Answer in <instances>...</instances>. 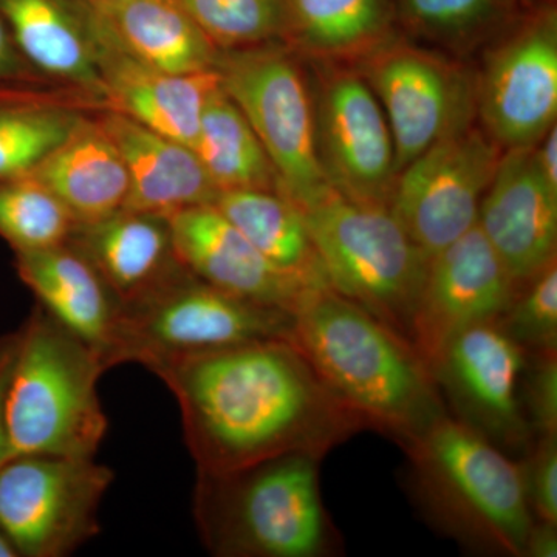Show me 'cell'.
<instances>
[{"label":"cell","mask_w":557,"mask_h":557,"mask_svg":"<svg viewBox=\"0 0 557 557\" xmlns=\"http://www.w3.org/2000/svg\"><path fill=\"white\" fill-rule=\"evenodd\" d=\"M318 65L314 116L325 178L351 199L388 207L397 170L383 108L355 65Z\"/></svg>","instance_id":"cell-14"},{"label":"cell","mask_w":557,"mask_h":557,"mask_svg":"<svg viewBox=\"0 0 557 557\" xmlns=\"http://www.w3.org/2000/svg\"><path fill=\"white\" fill-rule=\"evenodd\" d=\"M534 519L557 525V435H539L520 458Z\"/></svg>","instance_id":"cell-34"},{"label":"cell","mask_w":557,"mask_h":557,"mask_svg":"<svg viewBox=\"0 0 557 557\" xmlns=\"http://www.w3.org/2000/svg\"><path fill=\"white\" fill-rule=\"evenodd\" d=\"M166 222L175 260L222 292L293 313L319 287L271 263L214 205L183 209Z\"/></svg>","instance_id":"cell-16"},{"label":"cell","mask_w":557,"mask_h":557,"mask_svg":"<svg viewBox=\"0 0 557 557\" xmlns=\"http://www.w3.org/2000/svg\"><path fill=\"white\" fill-rule=\"evenodd\" d=\"M215 208L278 269L329 287L298 207L276 189L222 190Z\"/></svg>","instance_id":"cell-26"},{"label":"cell","mask_w":557,"mask_h":557,"mask_svg":"<svg viewBox=\"0 0 557 557\" xmlns=\"http://www.w3.org/2000/svg\"><path fill=\"white\" fill-rule=\"evenodd\" d=\"M28 175L46 186L78 225L121 211L129 190L123 157L100 121L79 119Z\"/></svg>","instance_id":"cell-22"},{"label":"cell","mask_w":557,"mask_h":557,"mask_svg":"<svg viewBox=\"0 0 557 557\" xmlns=\"http://www.w3.org/2000/svg\"><path fill=\"white\" fill-rule=\"evenodd\" d=\"M98 2H112V0H98Z\"/></svg>","instance_id":"cell-41"},{"label":"cell","mask_w":557,"mask_h":557,"mask_svg":"<svg viewBox=\"0 0 557 557\" xmlns=\"http://www.w3.org/2000/svg\"><path fill=\"white\" fill-rule=\"evenodd\" d=\"M104 362L42 307L21 329L5 399L10 458H95L108 434Z\"/></svg>","instance_id":"cell-5"},{"label":"cell","mask_w":557,"mask_h":557,"mask_svg":"<svg viewBox=\"0 0 557 557\" xmlns=\"http://www.w3.org/2000/svg\"><path fill=\"white\" fill-rule=\"evenodd\" d=\"M293 203L306 220L329 287L409 339L431 259L391 209L351 199L329 183Z\"/></svg>","instance_id":"cell-6"},{"label":"cell","mask_w":557,"mask_h":557,"mask_svg":"<svg viewBox=\"0 0 557 557\" xmlns=\"http://www.w3.org/2000/svg\"><path fill=\"white\" fill-rule=\"evenodd\" d=\"M391 127L397 174L478 116L475 78L438 51L394 35L355 64Z\"/></svg>","instance_id":"cell-10"},{"label":"cell","mask_w":557,"mask_h":557,"mask_svg":"<svg viewBox=\"0 0 557 557\" xmlns=\"http://www.w3.org/2000/svg\"><path fill=\"white\" fill-rule=\"evenodd\" d=\"M17 49L50 75L101 87L78 0H0Z\"/></svg>","instance_id":"cell-25"},{"label":"cell","mask_w":557,"mask_h":557,"mask_svg":"<svg viewBox=\"0 0 557 557\" xmlns=\"http://www.w3.org/2000/svg\"><path fill=\"white\" fill-rule=\"evenodd\" d=\"M287 39L318 64H358L395 35V0H285Z\"/></svg>","instance_id":"cell-24"},{"label":"cell","mask_w":557,"mask_h":557,"mask_svg":"<svg viewBox=\"0 0 557 557\" xmlns=\"http://www.w3.org/2000/svg\"><path fill=\"white\" fill-rule=\"evenodd\" d=\"M478 226L519 287L556 259L557 193L542 178L533 146L504 150Z\"/></svg>","instance_id":"cell-18"},{"label":"cell","mask_w":557,"mask_h":557,"mask_svg":"<svg viewBox=\"0 0 557 557\" xmlns=\"http://www.w3.org/2000/svg\"><path fill=\"white\" fill-rule=\"evenodd\" d=\"M281 44L220 51L218 70L276 171V190L296 201L329 182L318 157L313 87Z\"/></svg>","instance_id":"cell-8"},{"label":"cell","mask_w":557,"mask_h":557,"mask_svg":"<svg viewBox=\"0 0 557 557\" xmlns=\"http://www.w3.org/2000/svg\"><path fill=\"white\" fill-rule=\"evenodd\" d=\"M76 220L38 180L25 174L0 182V237L14 251L69 244Z\"/></svg>","instance_id":"cell-28"},{"label":"cell","mask_w":557,"mask_h":557,"mask_svg":"<svg viewBox=\"0 0 557 557\" xmlns=\"http://www.w3.org/2000/svg\"><path fill=\"white\" fill-rule=\"evenodd\" d=\"M534 161L542 178L557 193V126L549 127L536 145L533 146Z\"/></svg>","instance_id":"cell-37"},{"label":"cell","mask_w":557,"mask_h":557,"mask_svg":"<svg viewBox=\"0 0 557 557\" xmlns=\"http://www.w3.org/2000/svg\"><path fill=\"white\" fill-rule=\"evenodd\" d=\"M100 124L119 148L129 177L124 211L168 219L186 208L214 203L219 189L189 146L115 110Z\"/></svg>","instance_id":"cell-19"},{"label":"cell","mask_w":557,"mask_h":557,"mask_svg":"<svg viewBox=\"0 0 557 557\" xmlns=\"http://www.w3.org/2000/svg\"><path fill=\"white\" fill-rule=\"evenodd\" d=\"M153 373L177 399L197 471H231L285 454L324 458L368 429L293 339L205 351Z\"/></svg>","instance_id":"cell-1"},{"label":"cell","mask_w":557,"mask_h":557,"mask_svg":"<svg viewBox=\"0 0 557 557\" xmlns=\"http://www.w3.org/2000/svg\"><path fill=\"white\" fill-rule=\"evenodd\" d=\"M519 285L479 226L429 260L409 339L431 364L461 330L497 319Z\"/></svg>","instance_id":"cell-15"},{"label":"cell","mask_w":557,"mask_h":557,"mask_svg":"<svg viewBox=\"0 0 557 557\" xmlns=\"http://www.w3.org/2000/svg\"><path fill=\"white\" fill-rule=\"evenodd\" d=\"M557 556V525L534 519L528 531L523 557H556Z\"/></svg>","instance_id":"cell-36"},{"label":"cell","mask_w":557,"mask_h":557,"mask_svg":"<svg viewBox=\"0 0 557 557\" xmlns=\"http://www.w3.org/2000/svg\"><path fill=\"white\" fill-rule=\"evenodd\" d=\"M16 270L39 306L94 348L109 369L123 306L90 260L64 244L17 251Z\"/></svg>","instance_id":"cell-20"},{"label":"cell","mask_w":557,"mask_h":557,"mask_svg":"<svg viewBox=\"0 0 557 557\" xmlns=\"http://www.w3.org/2000/svg\"><path fill=\"white\" fill-rule=\"evenodd\" d=\"M98 30L131 58L161 72L218 69L220 50L174 0H81Z\"/></svg>","instance_id":"cell-21"},{"label":"cell","mask_w":557,"mask_h":557,"mask_svg":"<svg viewBox=\"0 0 557 557\" xmlns=\"http://www.w3.org/2000/svg\"><path fill=\"white\" fill-rule=\"evenodd\" d=\"M115 480L95 458L22 456L0 467V528L17 556L65 557L98 536Z\"/></svg>","instance_id":"cell-9"},{"label":"cell","mask_w":557,"mask_h":557,"mask_svg":"<svg viewBox=\"0 0 557 557\" xmlns=\"http://www.w3.org/2000/svg\"><path fill=\"white\" fill-rule=\"evenodd\" d=\"M75 239L91 265L119 298L121 306L134 302L180 269L172 251L166 219L121 211L100 222L76 226Z\"/></svg>","instance_id":"cell-23"},{"label":"cell","mask_w":557,"mask_h":557,"mask_svg":"<svg viewBox=\"0 0 557 557\" xmlns=\"http://www.w3.org/2000/svg\"><path fill=\"white\" fill-rule=\"evenodd\" d=\"M403 449L410 496L432 527L474 555L523 557L534 516L520 460L449 413Z\"/></svg>","instance_id":"cell-3"},{"label":"cell","mask_w":557,"mask_h":557,"mask_svg":"<svg viewBox=\"0 0 557 557\" xmlns=\"http://www.w3.org/2000/svg\"><path fill=\"white\" fill-rule=\"evenodd\" d=\"M497 319L509 338L527 351L557 350L556 259L520 285Z\"/></svg>","instance_id":"cell-32"},{"label":"cell","mask_w":557,"mask_h":557,"mask_svg":"<svg viewBox=\"0 0 557 557\" xmlns=\"http://www.w3.org/2000/svg\"><path fill=\"white\" fill-rule=\"evenodd\" d=\"M520 398L534 437L557 435V350L527 351Z\"/></svg>","instance_id":"cell-33"},{"label":"cell","mask_w":557,"mask_h":557,"mask_svg":"<svg viewBox=\"0 0 557 557\" xmlns=\"http://www.w3.org/2000/svg\"><path fill=\"white\" fill-rule=\"evenodd\" d=\"M502 153L482 127L471 124L398 172L388 209L429 259L478 225Z\"/></svg>","instance_id":"cell-12"},{"label":"cell","mask_w":557,"mask_h":557,"mask_svg":"<svg viewBox=\"0 0 557 557\" xmlns=\"http://www.w3.org/2000/svg\"><path fill=\"white\" fill-rule=\"evenodd\" d=\"M293 313L230 295L185 269L123 306L109 369L137 362L150 372L178 359L293 335Z\"/></svg>","instance_id":"cell-7"},{"label":"cell","mask_w":557,"mask_h":557,"mask_svg":"<svg viewBox=\"0 0 557 557\" xmlns=\"http://www.w3.org/2000/svg\"><path fill=\"white\" fill-rule=\"evenodd\" d=\"M321 461L285 454L231 471H197L193 511L205 548L218 557L343 555L322 500Z\"/></svg>","instance_id":"cell-4"},{"label":"cell","mask_w":557,"mask_h":557,"mask_svg":"<svg viewBox=\"0 0 557 557\" xmlns=\"http://www.w3.org/2000/svg\"><path fill=\"white\" fill-rule=\"evenodd\" d=\"M78 120L54 109H0V182L28 174Z\"/></svg>","instance_id":"cell-31"},{"label":"cell","mask_w":557,"mask_h":557,"mask_svg":"<svg viewBox=\"0 0 557 557\" xmlns=\"http://www.w3.org/2000/svg\"><path fill=\"white\" fill-rule=\"evenodd\" d=\"M525 362V348L491 319L461 330L429 364L449 416L516 460L536 438L520 398Z\"/></svg>","instance_id":"cell-11"},{"label":"cell","mask_w":557,"mask_h":557,"mask_svg":"<svg viewBox=\"0 0 557 557\" xmlns=\"http://www.w3.org/2000/svg\"><path fill=\"white\" fill-rule=\"evenodd\" d=\"M17 72V54L5 21L0 16V78Z\"/></svg>","instance_id":"cell-38"},{"label":"cell","mask_w":557,"mask_h":557,"mask_svg":"<svg viewBox=\"0 0 557 557\" xmlns=\"http://www.w3.org/2000/svg\"><path fill=\"white\" fill-rule=\"evenodd\" d=\"M507 2L512 7V9H515L516 2H518V0H507Z\"/></svg>","instance_id":"cell-40"},{"label":"cell","mask_w":557,"mask_h":557,"mask_svg":"<svg viewBox=\"0 0 557 557\" xmlns=\"http://www.w3.org/2000/svg\"><path fill=\"white\" fill-rule=\"evenodd\" d=\"M482 129L502 150L530 148L557 116V11L534 7L487 53L475 78Z\"/></svg>","instance_id":"cell-13"},{"label":"cell","mask_w":557,"mask_h":557,"mask_svg":"<svg viewBox=\"0 0 557 557\" xmlns=\"http://www.w3.org/2000/svg\"><path fill=\"white\" fill-rule=\"evenodd\" d=\"M220 51L287 39L285 0H174Z\"/></svg>","instance_id":"cell-29"},{"label":"cell","mask_w":557,"mask_h":557,"mask_svg":"<svg viewBox=\"0 0 557 557\" xmlns=\"http://www.w3.org/2000/svg\"><path fill=\"white\" fill-rule=\"evenodd\" d=\"M193 150L219 193L276 189V171L262 143L222 87L208 101Z\"/></svg>","instance_id":"cell-27"},{"label":"cell","mask_w":557,"mask_h":557,"mask_svg":"<svg viewBox=\"0 0 557 557\" xmlns=\"http://www.w3.org/2000/svg\"><path fill=\"white\" fill-rule=\"evenodd\" d=\"M395 7L413 35L449 49L478 42L512 11L507 0H395Z\"/></svg>","instance_id":"cell-30"},{"label":"cell","mask_w":557,"mask_h":557,"mask_svg":"<svg viewBox=\"0 0 557 557\" xmlns=\"http://www.w3.org/2000/svg\"><path fill=\"white\" fill-rule=\"evenodd\" d=\"M101 87L112 110L193 149L201 116L222 87L218 69L168 73L143 64L106 38L79 2Z\"/></svg>","instance_id":"cell-17"},{"label":"cell","mask_w":557,"mask_h":557,"mask_svg":"<svg viewBox=\"0 0 557 557\" xmlns=\"http://www.w3.org/2000/svg\"><path fill=\"white\" fill-rule=\"evenodd\" d=\"M17 552L0 528V557H16Z\"/></svg>","instance_id":"cell-39"},{"label":"cell","mask_w":557,"mask_h":557,"mask_svg":"<svg viewBox=\"0 0 557 557\" xmlns=\"http://www.w3.org/2000/svg\"><path fill=\"white\" fill-rule=\"evenodd\" d=\"M21 343V330L0 338V467L10 460L9 435H7L5 399L11 370Z\"/></svg>","instance_id":"cell-35"},{"label":"cell","mask_w":557,"mask_h":557,"mask_svg":"<svg viewBox=\"0 0 557 557\" xmlns=\"http://www.w3.org/2000/svg\"><path fill=\"white\" fill-rule=\"evenodd\" d=\"M293 318V343L368 429L405 448L448 416L416 346L335 289L310 288Z\"/></svg>","instance_id":"cell-2"}]
</instances>
